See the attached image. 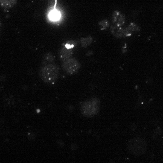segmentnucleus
Instances as JSON below:
<instances>
[{"mask_svg": "<svg viewBox=\"0 0 163 163\" xmlns=\"http://www.w3.org/2000/svg\"><path fill=\"white\" fill-rule=\"evenodd\" d=\"M59 74V68L55 64L43 65L40 70V77L45 83L53 84L56 82Z\"/></svg>", "mask_w": 163, "mask_h": 163, "instance_id": "obj_1", "label": "nucleus"}, {"mask_svg": "<svg viewBox=\"0 0 163 163\" xmlns=\"http://www.w3.org/2000/svg\"><path fill=\"white\" fill-rule=\"evenodd\" d=\"M99 111V100L92 99L83 102L81 105V113L83 116L91 117L96 115Z\"/></svg>", "mask_w": 163, "mask_h": 163, "instance_id": "obj_2", "label": "nucleus"}, {"mask_svg": "<svg viewBox=\"0 0 163 163\" xmlns=\"http://www.w3.org/2000/svg\"><path fill=\"white\" fill-rule=\"evenodd\" d=\"M62 66L66 74L73 75L79 71L80 68V64L76 59L70 57L64 61Z\"/></svg>", "mask_w": 163, "mask_h": 163, "instance_id": "obj_3", "label": "nucleus"}, {"mask_svg": "<svg viewBox=\"0 0 163 163\" xmlns=\"http://www.w3.org/2000/svg\"><path fill=\"white\" fill-rule=\"evenodd\" d=\"M146 144L143 141L140 140H134V141H131L130 144V148L131 150L135 153L140 154L143 153L145 150Z\"/></svg>", "mask_w": 163, "mask_h": 163, "instance_id": "obj_4", "label": "nucleus"}, {"mask_svg": "<svg viewBox=\"0 0 163 163\" xmlns=\"http://www.w3.org/2000/svg\"><path fill=\"white\" fill-rule=\"evenodd\" d=\"M113 22L117 26L121 27L125 22L124 15L118 11H114L113 14Z\"/></svg>", "mask_w": 163, "mask_h": 163, "instance_id": "obj_5", "label": "nucleus"}, {"mask_svg": "<svg viewBox=\"0 0 163 163\" xmlns=\"http://www.w3.org/2000/svg\"><path fill=\"white\" fill-rule=\"evenodd\" d=\"M73 53V48H70L63 45L62 48L59 51V57L62 61H65V60L71 57Z\"/></svg>", "mask_w": 163, "mask_h": 163, "instance_id": "obj_6", "label": "nucleus"}, {"mask_svg": "<svg viewBox=\"0 0 163 163\" xmlns=\"http://www.w3.org/2000/svg\"><path fill=\"white\" fill-rule=\"evenodd\" d=\"M55 57L52 53H47L44 55L42 58V65L54 64Z\"/></svg>", "mask_w": 163, "mask_h": 163, "instance_id": "obj_7", "label": "nucleus"}, {"mask_svg": "<svg viewBox=\"0 0 163 163\" xmlns=\"http://www.w3.org/2000/svg\"><path fill=\"white\" fill-rule=\"evenodd\" d=\"M16 3V0H0V5L6 8H11Z\"/></svg>", "mask_w": 163, "mask_h": 163, "instance_id": "obj_8", "label": "nucleus"}, {"mask_svg": "<svg viewBox=\"0 0 163 163\" xmlns=\"http://www.w3.org/2000/svg\"><path fill=\"white\" fill-rule=\"evenodd\" d=\"M48 16L50 20L53 21H57L61 18V14H60V13L58 11L55 10H51Z\"/></svg>", "mask_w": 163, "mask_h": 163, "instance_id": "obj_9", "label": "nucleus"}, {"mask_svg": "<svg viewBox=\"0 0 163 163\" xmlns=\"http://www.w3.org/2000/svg\"><path fill=\"white\" fill-rule=\"evenodd\" d=\"M92 42V38L91 37H87L85 38H81L80 43L82 47H87L89 45H90Z\"/></svg>", "mask_w": 163, "mask_h": 163, "instance_id": "obj_10", "label": "nucleus"}, {"mask_svg": "<svg viewBox=\"0 0 163 163\" xmlns=\"http://www.w3.org/2000/svg\"><path fill=\"white\" fill-rule=\"evenodd\" d=\"M77 44H78V42L76 41H70L66 42L63 45H65V47L70 48H74L77 45Z\"/></svg>", "mask_w": 163, "mask_h": 163, "instance_id": "obj_11", "label": "nucleus"}, {"mask_svg": "<svg viewBox=\"0 0 163 163\" xmlns=\"http://www.w3.org/2000/svg\"><path fill=\"white\" fill-rule=\"evenodd\" d=\"M99 25L101 26V30H105L109 26V22L107 20H103L99 22Z\"/></svg>", "mask_w": 163, "mask_h": 163, "instance_id": "obj_12", "label": "nucleus"}, {"mask_svg": "<svg viewBox=\"0 0 163 163\" xmlns=\"http://www.w3.org/2000/svg\"><path fill=\"white\" fill-rule=\"evenodd\" d=\"M127 29L131 32V31H133L139 30V27L137 26V25L135 24L132 23L129 25V27H127Z\"/></svg>", "mask_w": 163, "mask_h": 163, "instance_id": "obj_13", "label": "nucleus"}, {"mask_svg": "<svg viewBox=\"0 0 163 163\" xmlns=\"http://www.w3.org/2000/svg\"><path fill=\"white\" fill-rule=\"evenodd\" d=\"M1 22H0V28H1Z\"/></svg>", "mask_w": 163, "mask_h": 163, "instance_id": "obj_14", "label": "nucleus"}]
</instances>
